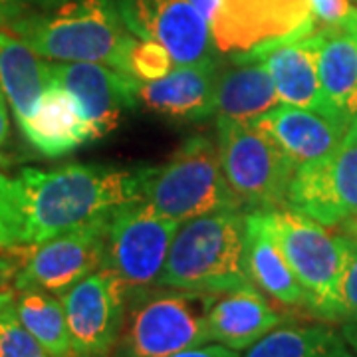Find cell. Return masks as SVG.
I'll use <instances>...</instances> for the list:
<instances>
[{"instance_id": "37", "label": "cell", "mask_w": 357, "mask_h": 357, "mask_svg": "<svg viewBox=\"0 0 357 357\" xmlns=\"http://www.w3.org/2000/svg\"><path fill=\"white\" fill-rule=\"evenodd\" d=\"M340 26L344 28L349 36H351V40L356 42V46H357V8L356 6L347 13V16H345L344 20L340 22Z\"/></svg>"}, {"instance_id": "27", "label": "cell", "mask_w": 357, "mask_h": 357, "mask_svg": "<svg viewBox=\"0 0 357 357\" xmlns=\"http://www.w3.org/2000/svg\"><path fill=\"white\" fill-rule=\"evenodd\" d=\"M24 213L18 185L0 173V250H14L24 243Z\"/></svg>"}, {"instance_id": "9", "label": "cell", "mask_w": 357, "mask_h": 357, "mask_svg": "<svg viewBox=\"0 0 357 357\" xmlns=\"http://www.w3.org/2000/svg\"><path fill=\"white\" fill-rule=\"evenodd\" d=\"M208 24L217 52L230 58L304 38L318 28L312 0H218Z\"/></svg>"}, {"instance_id": "1", "label": "cell", "mask_w": 357, "mask_h": 357, "mask_svg": "<svg viewBox=\"0 0 357 357\" xmlns=\"http://www.w3.org/2000/svg\"><path fill=\"white\" fill-rule=\"evenodd\" d=\"M145 169L66 165L22 169L16 178L24 213L26 246L107 218L123 204L143 199Z\"/></svg>"}, {"instance_id": "29", "label": "cell", "mask_w": 357, "mask_h": 357, "mask_svg": "<svg viewBox=\"0 0 357 357\" xmlns=\"http://www.w3.org/2000/svg\"><path fill=\"white\" fill-rule=\"evenodd\" d=\"M342 244H344V268L340 282V300H342V319H345L349 316H357V238L342 234Z\"/></svg>"}, {"instance_id": "24", "label": "cell", "mask_w": 357, "mask_h": 357, "mask_svg": "<svg viewBox=\"0 0 357 357\" xmlns=\"http://www.w3.org/2000/svg\"><path fill=\"white\" fill-rule=\"evenodd\" d=\"M244 357H357L328 324H284L246 349Z\"/></svg>"}, {"instance_id": "30", "label": "cell", "mask_w": 357, "mask_h": 357, "mask_svg": "<svg viewBox=\"0 0 357 357\" xmlns=\"http://www.w3.org/2000/svg\"><path fill=\"white\" fill-rule=\"evenodd\" d=\"M68 0H0V26L8 24L10 20L30 13L48 10Z\"/></svg>"}, {"instance_id": "10", "label": "cell", "mask_w": 357, "mask_h": 357, "mask_svg": "<svg viewBox=\"0 0 357 357\" xmlns=\"http://www.w3.org/2000/svg\"><path fill=\"white\" fill-rule=\"evenodd\" d=\"M109 218L62 232L40 244H32L24 264L14 276V290H44L62 296L105 262Z\"/></svg>"}, {"instance_id": "28", "label": "cell", "mask_w": 357, "mask_h": 357, "mask_svg": "<svg viewBox=\"0 0 357 357\" xmlns=\"http://www.w3.org/2000/svg\"><path fill=\"white\" fill-rule=\"evenodd\" d=\"M175 70L171 54L153 40L137 38L129 54V74L139 82H155Z\"/></svg>"}, {"instance_id": "7", "label": "cell", "mask_w": 357, "mask_h": 357, "mask_svg": "<svg viewBox=\"0 0 357 357\" xmlns=\"http://www.w3.org/2000/svg\"><path fill=\"white\" fill-rule=\"evenodd\" d=\"M268 215L278 246L304 290L307 312L326 321H342V234L288 206Z\"/></svg>"}, {"instance_id": "38", "label": "cell", "mask_w": 357, "mask_h": 357, "mask_svg": "<svg viewBox=\"0 0 357 357\" xmlns=\"http://www.w3.org/2000/svg\"><path fill=\"white\" fill-rule=\"evenodd\" d=\"M337 232H342L345 236H351V238H357V213L356 215H351L349 218H345L342 225H337L335 229Z\"/></svg>"}, {"instance_id": "21", "label": "cell", "mask_w": 357, "mask_h": 357, "mask_svg": "<svg viewBox=\"0 0 357 357\" xmlns=\"http://www.w3.org/2000/svg\"><path fill=\"white\" fill-rule=\"evenodd\" d=\"M280 102L266 64L256 56H232L220 66L215 93V114L220 119L255 121Z\"/></svg>"}, {"instance_id": "31", "label": "cell", "mask_w": 357, "mask_h": 357, "mask_svg": "<svg viewBox=\"0 0 357 357\" xmlns=\"http://www.w3.org/2000/svg\"><path fill=\"white\" fill-rule=\"evenodd\" d=\"M349 0H312V10L318 26H335L351 10Z\"/></svg>"}, {"instance_id": "8", "label": "cell", "mask_w": 357, "mask_h": 357, "mask_svg": "<svg viewBox=\"0 0 357 357\" xmlns=\"http://www.w3.org/2000/svg\"><path fill=\"white\" fill-rule=\"evenodd\" d=\"M177 229V220L145 199L119 206L109 218L103 268L114 272L128 294L155 286Z\"/></svg>"}, {"instance_id": "15", "label": "cell", "mask_w": 357, "mask_h": 357, "mask_svg": "<svg viewBox=\"0 0 357 357\" xmlns=\"http://www.w3.org/2000/svg\"><path fill=\"white\" fill-rule=\"evenodd\" d=\"M312 34L264 46L243 56H256L266 64L282 103L312 109L351 126V121L337 114L324 96L318 74V52Z\"/></svg>"}, {"instance_id": "19", "label": "cell", "mask_w": 357, "mask_h": 357, "mask_svg": "<svg viewBox=\"0 0 357 357\" xmlns=\"http://www.w3.org/2000/svg\"><path fill=\"white\" fill-rule=\"evenodd\" d=\"M244 266L252 286L262 294L284 306L306 307L304 290L278 246L268 211L246 213Z\"/></svg>"}, {"instance_id": "32", "label": "cell", "mask_w": 357, "mask_h": 357, "mask_svg": "<svg viewBox=\"0 0 357 357\" xmlns=\"http://www.w3.org/2000/svg\"><path fill=\"white\" fill-rule=\"evenodd\" d=\"M171 357H241L238 351L230 349V347H225L220 344H204L199 345V347H192V349H185L177 356Z\"/></svg>"}, {"instance_id": "18", "label": "cell", "mask_w": 357, "mask_h": 357, "mask_svg": "<svg viewBox=\"0 0 357 357\" xmlns=\"http://www.w3.org/2000/svg\"><path fill=\"white\" fill-rule=\"evenodd\" d=\"M284 147L296 165L330 155L345 139L349 126L328 115L280 103L255 119Z\"/></svg>"}, {"instance_id": "17", "label": "cell", "mask_w": 357, "mask_h": 357, "mask_svg": "<svg viewBox=\"0 0 357 357\" xmlns=\"http://www.w3.org/2000/svg\"><path fill=\"white\" fill-rule=\"evenodd\" d=\"M282 319L284 316L268 304L264 294L248 284L218 294L206 318L208 342L230 347L234 351L248 349L268 332L278 328Z\"/></svg>"}, {"instance_id": "16", "label": "cell", "mask_w": 357, "mask_h": 357, "mask_svg": "<svg viewBox=\"0 0 357 357\" xmlns=\"http://www.w3.org/2000/svg\"><path fill=\"white\" fill-rule=\"evenodd\" d=\"M217 58L199 64L175 66L171 74L137 84V102L155 114L177 121H203L215 115L218 79Z\"/></svg>"}, {"instance_id": "35", "label": "cell", "mask_w": 357, "mask_h": 357, "mask_svg": "<svg viewBox=\"0 0 357 357\" xmlns=\"http://www.w3.org/2000/svg\"><path fill=\"white\" fill-rule=\"evenodd\" d=\"M18 262L10 260V258H0V288L8 286L10 278L14 280L16 272H18Z\"/></svg>"}, {"instance_id": "4", "label": "cell", "mask_w": 357, "mask_h": 357, "mask_svg": "<svg viewBox=\"0 0 357 357\" xmlns=\"http://www.w3.org/2000/svg\"><path fill=\"white\" fill-rule=\"evenodd\" d=\"M217 296L159 284L129 292L112 357H171L211 344L206 318Z\"/></svg>"}, {"instance_id": "23", "label": "cell", "mask_w": 357, "mask_h": 357, "mask_svg": "<svg viewBox=\"0 0 357 357\" xmlns=\"http://www.w3.org/2000/svg\"><path fill=\"white\" fill-rule=\"evenodd\" d=\"M314 36L326 100L345 119L357 115V46L340 24L318 26Z\"/></svg>"}, {"instance_id": "33", "label": "cell", "mask_w": 357, "mask_h": 357, "mask_svg": "<svg viewBox=\"0 0 357 357\" xmlns=\"http://www.w3.org/2000/svg\"><path fill=\"white\" fill-rule=\"evenodd\" d=\"M340 332L345 337V342L349 344V347L354 349V354L357 356V316H349L340 321Z\"/></svg>"}, {"instance_id": "11", "label": "cell", "mask_w": 357, "mask_h": 357, "mask_svg": "<svg viewBox=\"0 0 357 357\" xmlns=\"http://www.w3.org/2000/svg\"><path fill=\"white\" fill-rule=\"evenodd\" d=\"M286 206L335 229L357 213V139L347 131L330 155L298 165Z\"/></svg>"}, {"instance_id": "22", "label": "cell", "mask_w": 357, "mask_h": 357, "mask_svg": "<svg viewBox=\"0 0 357 357\" xmlns=\"http://www.w3.org/2000/svg\"><path fill=\"white\" fill-rule=\"evenodd\" d=\"M50 84V60L42 58L13 30L0 26V89L13 107L18 128L36 112Z\"/></svg>"}, {"instance_id": "20", "label": "cell", "mask_w": 357, "mask_h": 357, "mask_svg": "<svg viewBox=\"0 0 357 357\" xmlns=\"http://www.w3.org/2000/svg\"><path fill=\"white\" fill-rule=\"evenodd\" d=\"M20 131L46 157H62L96 139L74 96L54 82L42 93L36 112L20 126Z\"/></svg>"}, {"instance_id": "12", "label": "cell", "mask_w": 357, "mask_h": 357, "mask_svg": "<svg viewBox=\"0 0 357 357\" xmlns=\"http://www.w3.org/2000/svg\"><path fill=\"white\" fill-rule=\"evenodd\" d=\"M60 300L76 357H112L128 304V292L114 272L100 268Z\"/></svg>"}, {"instance_id": "2", "label": "cell", "mask_w": 357, "mask_h": 357, "mask_svg": "<svg viewBox=\"0 0 357 357\" xmlns=\"http://www.w3.org/2000/svg\"><path fill=\"white\" fill-rule=\"evenodd\" d=\"M4 28L50 62L105 64L123 74H129V54L137 42L117 0H68L18 16Z\"/></svg>"}, {"instance_id": "34", "label": "cell", "mask_w": 357, "mask_h": 357, "mask_svg": "<svg viewBox=\"0 0 357 357\" xmlns=\"http://www.w3.org/2000/svg\"><path fill=\"white\" fill-rule=\"evenodd\" d=\"M4 93L0 91V151L4 149V145H6V141H8V135H10V121H8V112H6V103H4ZM0 161H4L2 159V155H0Z\"/></svg>"}, {"instance_id": "13", "label": "cell", "mask_w": 357, "mask_h": 357, "mask_svg": "<svg viewBox=\"0 0 357 357\" xmlns=\"http://www.w3.org/2000/svg\"><path fill=\"white\" fill-rule=\"evenodd\" d=\"M117 6L129 30L161 44L175 66L217 58L211 24L191 0H117Z\"/></svg>"}, {"instance_id": "36", "label": "cell", "mask_w": 357, "mask_h": 357, "mask_svg": "<svg viewBox=\"0 0 357 357\" xmlns=\"http://www.w3.org/2000/svg\"><path fill=\"white\" fill-rule=\"evenodd\" d=\"M191 4L211 22V18L215 16V10H217L218 0H191Z\"/></svg>"}, {"instance_id": "26", "label": "cell", "mask_w": 357, "mask_h": 357, "mask_svg": "<svg viewBox=\"0 0 357 357\" xmlns=\"http://www.w3.org/2000/svg\"><path fill=\"white\" fill-rule=\"evenodd\" d=\"M0 357H50L18 318L8 286L0 288Z\"/></svg>"}, {"instance_id": "14", "label": "cell", "mask_w": 357, "mask_h": 357, "mask_svg": "<svg viewBox=\"0 0 357 357\" xmlns=\"http://www.w3.org/2000/svg\"><path fill=\"white\" fill-rule=\"evenodd\" d=\"M50 76L74 96L96 139L112 133L121 114L137 103L139 79L105 64L50 62Z\"/></svg>"}, {"instance_id": "6", "label": "cell", "mask_w": 357, "mask_h": 357, "mask_svg": "<svg viewBox=\"0 0 357 357\" xmlns=\"http://www.w3.org/2000/svg\"><path fill=\"white\" fill-rule=\"evenodd\" d=\"M218 155L227 185L243 211H276L286 206L296 161L256 121L220 119Z\"/></svg>"}, {"instance_id": "39", "label": "cell", "mask_w": 357, "mask_h": 357, "mask_svg": "<svg viewBox=\"0 0 357 357\" xmlns=\"http://www.w3.org/2000/svg\"><path fill=\"white\" fill-rule=\"evenodd\" d=\"M349 133H351V135H354V137L357 139V115L354 117V119H351V126H349Z\"/></svg>"}, {"instance_id": "25", "label": "cell", "mask_w": 357, "mask_h": 357, "mask_svg": "<svg viewBox=\"0 0 357 357\" xmlns=\"http://www.w3.org/2000/svg\"><path fill=\"white\" fill-rule=\"evenodd\" d=\"M18 318L50 357H76L62 300L44 290H14Z\"/></svg>"}, {"instance_id": "3", "label": "cell", "mask_w": 357, "mask_h": 357, "mask_svg": "<svg viewBox=\"0 0 357 357\" xmlns=\"http://www.w3.org/2000/svg\"><path fill=\"white\" fill-rule=\"evenodd\" d=\"M246 213L215 211L178 225L159 286L225 294L252 284L244 266Z\"/></svg>"}, {"instance_id": "5", "label": "cell", "mask_w": 357, "mask_h": 357, "mask_svg": "<svg viewBox=\"0 0 357 357\" xmlns=\"http://www.w3.org/2000/svg\"><path fill=\"white\" fill-rule=\"evenodd\" d=\"M143 199L178 225L215 211L241 208L222 173L218 145L204 135L183 141L165 165L147 167Z\"/></svg>"}]
</instances>
